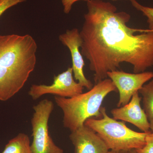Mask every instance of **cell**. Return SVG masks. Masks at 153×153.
<instances>
[{
	"label": "cell",
	"instance_id": "cell-17",
	"mask_svg": "<svg viewBox=\"0 0 153 153\" xmlns=\"http://www.w3.org/2000/svg\"><path fill=\"white\" fill-rule=\"evenodd\" d=\"M107 153H128V151L124 150H109Z\"/></svg>",
	"mask_w": 153,
	"mask_h": 153
},
{
	"label": "cell",
	"instance_id": "cell-7",
	"mask_svg": "<svg viewBox=\"0 0 153 153\" xmlns=\"http://www.w3.org/2000/svg\"><path fill=\"white\" fill-rule=\"evenodd\" d=\"M107 76L119 91V100L117 105L120 107L128 103L133 95L139 92L146 82L153 78V72L129 73L115 70L108 72Z\"/></svg>",
	"mask_w": 153,
	"mask_h": 153
},
{
	"label": "cell",
	"instance_id": "cell-12",
	"mask_svg": "<svg viewBox=\"0 0 153 153\" xmlns=\"http://www.w3.org/2000/svg\"><path fill=\"white\" fill-rule=\"evenodd\" d=\"M139 93L142 96L143 109L149 123L151 131L153 132V79L145 84Z\"/></svg>",
	"mask_w": 153,
	"mask_h": 153
},
{
	"label": "cell",
	"instance_id": "cell-14",
	"mask_svg": "<svg viewBox=\"0 0 153 153\" xmlns=\"http://www.w3.org/2000/svg\"><path fill=\"white\" fill-rule=\"evenodd\" d=\"M27 0H0V17L7 10Z\"/></svg>",
	"mask_w": 153,
	"mask_h": 153
},
{
	"label": "cell",
	"instance_id": "cell-15",
	"mask_svg": "<svg viewBox=\"0 0 153 153\" xmlns=\"http://www.w3.org/2000/svg\"><path fill=\"white\" fill-rule=\"evenodd\" d=\"M136 150L138 153H153V132H150L147 135L144 146Z\"/></svg>",
	"mask_w": 153,
	"mask_h": 153
},
{
	"label": "cell",
	"instance_id": "cell-11",
	"mask_svg": "<svg viewBox=\"0 0 153 153\" xmlns=\"http://www.w3.org/2000/svg\"><path fill=\"white\" fill-rule=\"evenodd\" d=\"M1 153H33L29 137L26 134L19 133L9 141Z\"/></svg>",
	"mask_w": 153,
	"mask_h": 153
},
{
	"label": "cell",
	"instance_id": "cell-6",
	"mask_svg": "<svg viewBox=\"0 0 153 153\" xmlns=\"http://www.w3.org/2000/svg\"><path fill=\"white\" fill-rule=\"evenodd\" d=\"M73 75L72 68L68 67L66 71L54 76L51 85L33 84L28 94L33 100H36L47 94L71 98L83 93L84 87L74 80Z\"/></svg>",
	"mask_w": 153,
	"mask_h": 153
},
{
	"label": "cell",
	"instance_id": "cell-5",
	"mask_svg": "<svg viewBox=\"0 0 153 153\" xmlns=\"http://www.w3.org/2000/svg\"><path fill=\"white\" fill-rule=\"evenodd\" d=\"M54 108L53 102L47 99L33 106L34 112L31 120L33 140L31 145L33 153H63L49 133L48 122Z\"/></svg>",
	"mask_w": 153,
	"mask_h": 153
},
{
	"label": "cell",
	"instance_id": "cell-16",
	"mask_svg": "<svg viewBox=\"0 0 153 153\" xmlns=\"http://www.w3.org/2000/svg\"><path fill=\"white\" fill-rule=\"evenodd\" d=\"M63 6V12L64 13L68 14L72 9V6L74 3L79 1H84L86 2L88 0H60Z\"/></svg>",
	"mask_w": 153,
	"mask_h": 153
},
{
	"label": "cell",
	"instance_id": "cell-4",
	"mask_svg": "<svg viewBox=\"0 0 153 153\" xmlns=\"http://www.w3.org/2000/svg\"><path fill=\"white\" fill-rule=\"evenodd\" d=\"M100 111V118L88 119L84 125L94 131L109 150L128 151L144 146L149 133L134 131L128 127L123 122L110 117L104 107H101Z\"/></svg>",
	"mask_w": 153,
	"mask_h": 153
},
{
	"label": "cell",
	"instance_id": "cell-3",
	"mask_svg": "<svg viewBox=\"0 0 153 153\" xmlns=\"http://www.w3.org/2000/svg\"><path fill=\"white\" fill-rule=\"evenodd\" d=\"M117 91L112 80L107 78L87 92L71 98L55 96V103L63 111V126L72 131L84 126L88 119L101 117L100 109L104 99L111 92Z\"/></svg>",
	"mask_w": 153,
	"mask_h": 153
},
{
	"label": "cell",
	"instance_id": "cell-9",
	"mask_svg": "<svg viewBox=\"0 0 153 153\" xmlns=\"http://www.w3.org/2000/svg\"><path fill=\"white\" fill-rule=\"evenodd\" d=\"M142 97L139 92L132 97L130 101L126 105L111 110L113 118L134 125L143 132H150V127L144 110L141 106Z\"/></svg>",
	"mask_w": 153,
	"mask_h": 153
},
{
	"label": "cell",
	"instance_id": "cell-13",
	"mask_svg": "<svg viewBox=\"0 0 153 153\" xmlns=\"http://www.w3.org/2000/svg\"><path fill=\"white\" fill-rule=\"evenodd\" d=\"M132 5L138 11L142 13L147 19V22L149 30H153V8L143 5L136 0H131Z\"/></svg>",
	"mask_w": 153,
	"mask_h": 153
},
{
	"label": "cell",
	"instance_id": "cell-1",
	"mask_svg": "<svg viewBox=\"0 0 153 153\" xmlns=\"http://www.w3.org/2000/svg\"><path fill=\"white\" fill-rule=\"evenodd\" d=\"M79 31L81 53L94 72L95 84L108 78L122 63L133 66L134 73L153 66V30L128 27L131 16L109 2L88 0Z\"/></svg>",
	"mask_w": 153,
	"mask_h": 153
},
{
	"label": "cell",
	"instance_id": "cell-2",
	"mask_svg": "<svg viewBox=\"0 0 153 153\" xmlns=\"http://www.w3.org/2000/svg\"><path fill=\"white\" fill-rule=\"evenodd\" d=\"M38 45L29 34L0 35V101L23 88L37 62Z\"/></svg>",
	"mask_w": 153,
	"mask_h": 153
},
{
	"label": "cell",
	"instance_id": "cell-18",
	"mask_svg": "<svg viewBox=\"0 0 153 153\" xmlns=\"http://www.w3.org/2000/svg\"><path fill=\"white\" fill-rule=\"evenodd\" d=\"M128 153H138L135 149L131 150L128 151Z\"/></svg>",
	"mask_w": 153,
	"mask_h": 153
},
{
	"label": "cell",
	"instance_id": "cell-10",
	"mask_svg": "<svg viewBox=\"0 0 153 153\" xmlns=\"http://www.w3.org/2000/svg\"><path fill=\"white\" fill-rule=\"evenodd\" d=\"M69 138L75 153H107L109 150L98 135L85 125L71 131Z\"/></svg>",
	"mask_w": 153,
	"mask_h": 153
},
{
	"label": "cell",
	"instance_id": "cell-19",
	"mask_svg": "<svg viewBox=\"0 0 153 153\" xmlns=\"http://www.w3.org/2000/svg\"><path fill=\"white\" fill-rule=\"evenodd\" d=\"M111 1H121V0H111ZM125 1H128V0H125ZM129 1H131V0H129Z\"/></svg>",
	"mask_w": 153,
	"mask_h": 153
},
{
	"label": "cell",
	"instance_id": "cell-8",
	"mask_svg": "<svg viewBox=\"0 0 153 153\" xmlns=\"http://www.w3.org/2000/svg\"><path fill=\"white\" fill-rule=\"evenodd\" d=\"M59 40L62 44L69 49L72 60L71 68L74 78L83 87L90 90L93 85L91 81L85 77L83 72L85 63L79 50L82 40L79 30L76 28L67 30L65 33L60 34Z\"/></svg>",
	"mask_w": 153,
	"mask_h": 153
}]
</instances>
